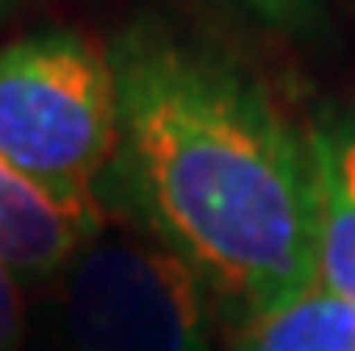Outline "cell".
<instances>
[{"label": "cell", "instance_id": "277c9868", "mask_svg": "<svg viewBox=\"0 0 355 351\" xmlns=\"http://www.w3.org/2000/svg\"><path fill=\"white\" fill-rule=\"evenodd\" d=\"M102 229L98 207H68L0 157V267L17 280H55Z\"/></svg>", "mask_w": 355, "mask_h": 351}, {"label": "cell", "instance_id": "ba28073f", "mask_svg": "<svg viewBox=\"0 0 355 351\" xmlns=\"http://www.w3.org/2000/svg\"><path fill=\"white\" fill-rule=\"evenodd\" d=\"M26 343V296L21 280L0 267V351H21Z\"/></svg>", "mask_w": 355, "mask_h": 351}, {"label": "cell", "instance_id": "6da1fadb", "mask_svg": "<svg viewBox=\"0 0 355 351\" xmlns=\"http://www.w3.org/2000/svg\"><path fill=\"white\" fill-rule=\"evenodd\" d=\"M106 55L114 153L157 241L250 318L313 288V153L266 85L165 26H131Z\"/></svg>", "mask_w": 355, "mask_h": 351}, {"label": "cell", "instance_id": "7a4b0ae2", "mask_svg": "<svg viewBox=\"0 0 355 351\" xmlns=\"http://www.w3.org/2000/svg\"><path fill=\"white\" fill-rule=\"evenodd\" d=\"M114 136V72L98 42L42 30L0 47V157L21 178L89 212Z\"/></svg>", "mask_w": 355, "mask_h": 351}, {"label": "cell", "instance_id": "52a82bcc", "mask_svg": "<svg viewBox=\"0 0 355 351\" xmlns=\"http://www.w3.org/2000/svg\"><path fill=\"white\" fill-rule=\"evenodd\" d=\"M225 5L241 9L245 17H254L266 30H279V34H313L322 26V0H225Z\"/></svg>", "mask_w": 355, "mask_h": 351}, {"label": "cell", "instance_id": "3957f363", "mask_svg": "<svg viewBox=\"0 0 355 351\" xmlns=\"http://www.w3.org/2000/svg\"><path fill=\"white\" fill-rule=\"evenodd\" d=\"M64 351H211L203 280L169 246L98 229L55 275Z\"/></svg>", "mask_w": 355, "mask_h": 351}, {"label": "cell", "instance_id": "5b68a950", "mask_svg": "<svg viewBox=\"0 0 355 351\" xmlns=\"http://www.w3.org/2000/svg\"><path fill=\"white\" fill-rule=\"evenodd\" d=\"M318 199V288L355 309V119H326L309 131Z\"/></svg>", "mask_w": 355, "mask_h": 351}, {"label": "cell", "instance_id": "8992f818", "mask_svg": "<svg viewBox=\"0 0 355 351\" xmlns=\"http://www.w3.org/2000/svg\"><path fill=\"white\" fill-rule=\"evenodd\" d=\"M233 351H355V309L326 288H309L254 318Z\"/></svg>", "mask_w": 355, "mask_h": 351}]
</instances>
